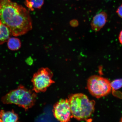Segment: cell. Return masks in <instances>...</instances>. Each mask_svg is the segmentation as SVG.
Here are the masks:
<instances>
[{"instance_id": "10", "label": "cell", "mask_w": 122, "mask_h": 122, "mask_svg": "<svg viewBox=\"0 0 122 122\" xmlns=\"http://www.w3.org/2000/svg\"><path fill=\"white\" fill-rule=\"evenodd\" d=\"M44 0H26V6L31 11L34 10V8L41 9L44 4Z\"/></svg>"}, {"instance_id": "13", "label": "cell", "mask_w": 122, "mask_h": 122, "mask_svg": "<svg viewBox=\"0 0 122 122\" xmlns=\"http://www.w3.org/2000/svg\"><path fill=\"white\" fill-rule=\"evenodd\" d=\"M70 24L71 27H75L78 26L79 23L77 20L73 19L70 21Z\"/></svg>"}, {"instance_id": "16", "label": "cell", "mask_w": 122, "mask_h": 122, "mask_svg": "<svg viewBox=\"0 0 122 122\" xmlns=\"http://www.w3.org/2000/svg\"><path fill=\"white\" fill-rule=\"evenodd\" d=\"M120 122H122V116L121 119H120Z\"/></svg>"}, {"instance_id": "6", "label": "cell", "mask_w": 122, "mask_h": 122, "mask_svg": "<svg viewBox=\"0 0 122 122\" xmlns=\"http://www.w3.org/2000/svg\"><path fill=\"white\" fill-rule=\"evenodd\" d=\"M53 112L55 118L59 121H70L73 117L68 99H61L53 106Z\"/></svg>"}, {"instance_id": "17", "label": "cell", "mask_w": 122, "mask_h": 122, "mask_svg": "<svg viewBox=\"0 0 122 122\" xmlns=\"http://www.w3.org/2000/svg\"></svg>"}, {"instance_id": "4", "label": "cell", "mask_w": 122, "mask_h": 122, "mask_svg": "<svg viewBox=\"0 0 122 122\" xmlns=\"http://www.w3.org/2000/svg\"><path fill=\"white\" fill-rule=\"evenodd\" d=\"M87 87L91 95L97 98L108 95L112 89L109 80L97 75L92 76L88 78Z\"/></svg>"}, {"instance_id": "11", "label": "cell", "mask_w": 122, "mask_h": 122, "mask_svg": "<svg viewBox=\"0 0 122 122\" xmlns=\"http://www.w3.org/2000/svg\"><path fill=\"white\" fill-rule=\"evenodd\" d=\"M7 43L9 49L13 51L19 50L21 47L20 41L17 38L10 37L7 41Z\"/></svg>"}, {"instance_id": "1", "label": "cell", "mask_w": 122, "mask_h": 122, "mask_svg": "<svg viewBox=\"0 0 122 122\" xmlns=\"http://www.w3.org/2000/svg\"><path fill=\"white\" fill-rule=\"evenodd\" d=\"M0 22L15 36L25 34L32 28L29 12L10 0H0Z\"/></svg>"}, {"instance_id": "9", "label": "cell", "mask_w": 122, "mask_h": 122, "mask_svg": "<svg viewBox=\"0 0 122 122\" xmlns=\"http://www.w3.org/2000/svg\"><path fill=\"white\" fill-rule=\"evenodd\" d=\"M10 35H11L8 27L0 22V45L7 41Z\"/></svg>"}, {"instance_id": "2", "label": "cell", "mask_w": 122, "mask_h": 122, "mask_svg": "<svg viewBox=\"0 0 122 122\" xmlns=\"http://www.w3.org/2000/svg\"><path fill=\"white\" fill-rule=\"evenodd\" d=\"M71 114L79 120H88L95 111V102L90 100L82 93L71 94L69 95Z\"/></svg>"}, {"instance_id": "15", "label": "cell", "mask_w": 122, "mask_h": 122, "mask_svg": "<svg viewBox=\"0 0 122 122\" xmlns=\"http://www.w3.org/2000/svg\"><path fill=\"white\" fill-rule=\"evenodd\" d=\"M118 38L120 43L122 45V30L120 32Z\"/></svg>"}, {"instance_id": "3", "label": "cell", "mask_w": 122, "mask_h": 122, "mask_svg": "<svg viewBox=\"0 0 122 122\" xmlns=\"http://www.w3.org/2000/svg\"><path fill=\"white\" fill-rule=\"evenodd\" d=\"M37 98L34 91L20 85L3 96L1 101L4 104L17 105L26 111L34 106Z\"/></svg>"}, {"instance_id": "7", "label": "cell", "mask_w": 122, "mask_h": 122, "mask_svg": "<svg viewBox=\"0 0 122 122\" xmlns=\"http://www.w3.org/2000/svg\"><path fill=\"white\" fill-rule=\"evenodd\" d=\"M107 15L106 12H102L95 15L91 23V26L94 31L97 32L104 26L107 22Z\"/></svg>"}, {"instance_id": "12", "label": "cell", "mask_w": 122, "mask_h": 122, "mask_svg": "<svg viewBox=\"0 0 122 122\" xmlns=\"http://www.w3.org/2000/svg\"><path fill=\"white\" fill-rule=\"evenodd\" d=\"M112 89L114 90H118L122 87V78L116 79L111 82Z\"/></svg>"}, {"instance_id": "5", "label": "cell", "mask_w": 122, "mask_h": 122, "mask_svg": "<svg viewBox=\"0 0 122 122\" xmlns=\"http://www.w3.org/2000/svg\"><path fill=\"white\" fill-rule=\"evenodd\" d=\"M53 73L48 68H40L33 75L31 79L33 90L36 93L45 92L55 81L52 80Z\"/></svg>"}, {"instance_id": "14", "label": "cell", "mask_w": 122, "mask_h": 122, "mask_svg": "<svg viewBox=\"0 0 122 122\" xmlns=\"http://www.w3.org/2000/svg\"><path fill=\"white\" fill-rule=\"evenodd\" d=\"M116 12L118 16L122 19V4L118 8Z\"/></svg>"}, {"instance_id": "8", "label": "cell", "mask_w": 122, "mask_h": 122, "mask_svg": "<svg viewBox=\"0 0 122 122\" xmlns=\"http://www.w3.org/2000/svg\"><path fill=\"white\" fill-rule=\"evenodd\" d=\"M19 120V115L13 110L0 111V122H16Z\"/></svg>"}]
</instances>
